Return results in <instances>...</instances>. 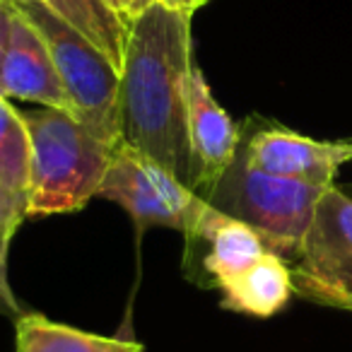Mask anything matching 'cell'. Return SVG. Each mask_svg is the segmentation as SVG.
I'll return each instance as SVG.
<instances>
[{"mask_svg":"<svg viewBox=\"0 0 352 352\" xmlns=\"http://www.w3.org/2000/svg\"><path fill=\"white\" fill-rule=\"evenodd\" d=\"M193 63L191 17L152 6L128 32L121 73V140L160 162L188 188L193 171L186 82Z\"/></svg>","mask_w":352,"mask_h":352,"instance_id":"1","label":"cell"},{"mask_svg":"<svg viewBox=\"0 0 352 352\" xmlns=\"http://www.w3.org/2000/svg\"><path fill=\"white\" fill-rule=\"evenodd\" d=\"M30 133L27 217L78 212L99 196L113 147L94 138L73 113L22 111Z\"/></svg>","mask_w":352,"mask_h":352,"instance_id":"2","label":"cell"},{"mask_svg":"<svg viewBox=\"0 0 352 352\" xmlns=\"http://www.w3.org/2000/svg\"><path fill=\"white\" fill-rule=\"evenodd\" d=\"M10 6L49 46L70 113L94 138L116 147L121 142V73L116 65L39 0H15Z\"/></svg>","mask_w":352,"mask_h":352,"instance_id":"3","label":"cell"},{"mask_svg":"<svg viewBox=\"0 0 352 352\" xmlns=\"http://www.w3.org/2000/svg\"><path fill=\"white\" fill-rule=\"evenodd\" d=\"M323 191L326 188L263 174L236 152L230 169L203 201L234 220L246 222L273 254L294 263Z\"/></svg>","mask_w":352,"mask_h":352,"instance_id":"4","label":"cell"},{"mask_svg":"<svg viewBox=\"0 0 352 352\" xmlns=\"http://www.w3.org/2000/svg\"><path fill=\"white\" fill-rule=\"evenodd\" d=\"M99 196L121 206L140 230L162 225L182 234L191 230L206 206L182 179L123 140L113 147Z\"/></svg>","mask_w":352,"mask_h":352,"instance_id":"5","label":"cell"},{"mask_svg":"<svg viewBox=\"0 0 352 352\" xmlns=\"http://www.w3.org/2000/svg\"><path fill=\"white\" fill-rule=\"evenodd\" d=\"M294 294L323 307L352 311V198L331 186L323 191L299 256Z\"/></svg>","mask_w":352,"mask_h":352,"instance_id":"6","label":"cell"},{"mask_svg":"<svg viewBox=\"0 0 352 352\" xmlns=\"http://www.w3.org/2000/svg\"><path fill=\"white\" fill-rule=\"evenodd\" d=\"M239 152L263 174L331 188L340 166L352 162V140H314L287 128L268 126L251 133Z\"/></svg>","mask_w":352,"mask_h":352,"instance_id":"7","label":"cell"},{"mask_svg":"<svg viewBox=\"0 0 352 352\" xmlns=\"http://www.w3.org/2000/svg\"><path fill=\"white\" fill-rule=\"evenodd\" d=\"M186 133L191 152L193 191L206 198L234 162L241 133L232 116L212 97L203 70L193 63L186 82Z\"/></svg>","mask_w":352,"mask_h":352,"instance_id":"8","label":"cell"},{"mask_svg":"<svg viewBox=\"0 0 352 352\" xmlns=\"http://www.w3.org/2000/svg\"><path fill=\"white\" fill-rule=\"evenodd\" d=\"M0 92L6 99H25L41 104L44 109L70 113L68 97L60 85L49 46L30 25V20L22 17L15 8H12L10 44L0 70Z\"/></svg>","mask_w":352,"mask_h":352,"instance_id":"9","label":"cell"},{"mask_svg":"<svg viewBox=\"0 0 352 352\" xmlns=\"http://www.w3.org/2000/svg\"><path fill=\"white\" fill-rule=\"evenodd\" d=\"M184 236H186V246H206L201 268L215 289L239 278L261 256L270 251L258 232L251 230L246 222L234 220L208 203Z\"/></svg>","mask_w":352,"mask_h":352,"instance_id":"10","label":"cell"},{"mask_svg":"<svg viewBox=\"0 0 352 352\" xmlns=\"http://www.w3.org/2000/svg\"><path fill=\"white\" fill-rule=\"evenodd\" d=\"M222 307L256 318H270L287 307L294 294L292 268L283 256L263 254L246 273L220 287Z\"/></svg>","mask_w":352,"mask_h":352,"instance_id":"11","label":"cell"},{"mask_svg":"<svg viewBox=\"0 0 352 352\" xmlns=\"http://www.w3.org/2000/svg\"><path fill=\"white\" fill-rule=\"evenodd\" d=\"M15 352H145V347L133 338L99 336L25 311L15 318Z\"/></svg>","mask_w":352,"mask_h":352,"instance_id":"12","label":"cell"},{"mask_svg":"<svg viewBox=\"0 0 352 352\" xmlns=\"http://www.w3.org/2000/svg\"><path fill=\"white\" fill-rule=\"evenodd\" d=\"M56 17L92 41L113 65L123 73L128 49V30L116 20L104 0H39Z\"/></svg>","mask_w":352,"mask_h":352,"instance_id":"13","label":"cell"},{"mask_svg":"<svg viewBox=\"0 0 352 352\" xmlns=\"http://www.w3.org/2000/svg\"><path fill=\"white\" fill-rule=\"evenodd\" d=\"M0 184L27 206L30 186V133L25 116L0 97Z\"/></svg>","mask_w":352,"mask_h":352,"instance_id":"14","label":"cell"},{"mask_svg":"<svg viewBox=\"0 0 352 352\" xmlns=\"http://www.w3.org/2000/svg\"><path fill=\"white\" fill-rule=\"evenodd\" d=\"M10 239L12 236L0 234V316L20 318L25 309L20 307V302L10 289V283H8V246H10Z\"/></svg>","mask_w":352,"mask_h":352,"instance_id":"15","label":"cell"},{"mask_svg":"<svg viewBox=\"0 0 352 352\" xmlns=\"http://www.w3.org/2000/svg\"><path fill=\"white\" fill-rule=\"evenodd\" d=\"M27 217V206L17 201L3 184H0V234L15 236L17 227Z\"/></svg>","mask_w":352,"mask_h":352,"instance_id":"16","label":"cell"},{"mask_svg":"<svg viewBox=\"0 0 352 352\" xmlns=\"http://www.w3.org/2000/svg\"><path fill=\"white\" fill-rule=\"evenodd\" d=\"M104 6L116 15V20L131 32V27L135 25V20L147 12L152 6H157L155 0H104Z\"/></svg>","mask_w":352,"mask_h":352,"instance_id":"17","label":"cell"},{"mask_svg":"<svg viewBox=\"0 0 352 352\" xmlns=\"http://www.w3.org/2000/svg\"><path fill=\"white\" fill-rule=\"evenodd\" d=\"M10 30H12V6L0 0V70H3V60H6V51L10 44ZM3 97V92H0Z\"/></svg>","mask_w":352,"mask_h":352,"instance_id":"18","label":"cell"},{"mask_svg":"<svg viewBox=\"0 0 352 352\" xmlns=\"http://www.w3.org/2000/svg\"><path fill=\"white\" fill-rule=\"evenodd\" d=\"M157 6L166 8V10H174L179 15H186V17H193V12L201 10L203 6H208L210 0H155Z\"/></svg>","mask_w":352,"mask_h":352,"instance_id":"19","label":"cell"},{"mask_svg":"<svg viewBox=\"0 0 352 352\" xmlns=\"http://www.w3.org/2000/svg\"><path fill=\"white\" fill-rule=\"evenodd\" d=\"M6 3H15V0H6Z\"/></svg>","mask_w":352,"mask_h":352,"instance_id":"20","label":"cell"}]
</instances>
